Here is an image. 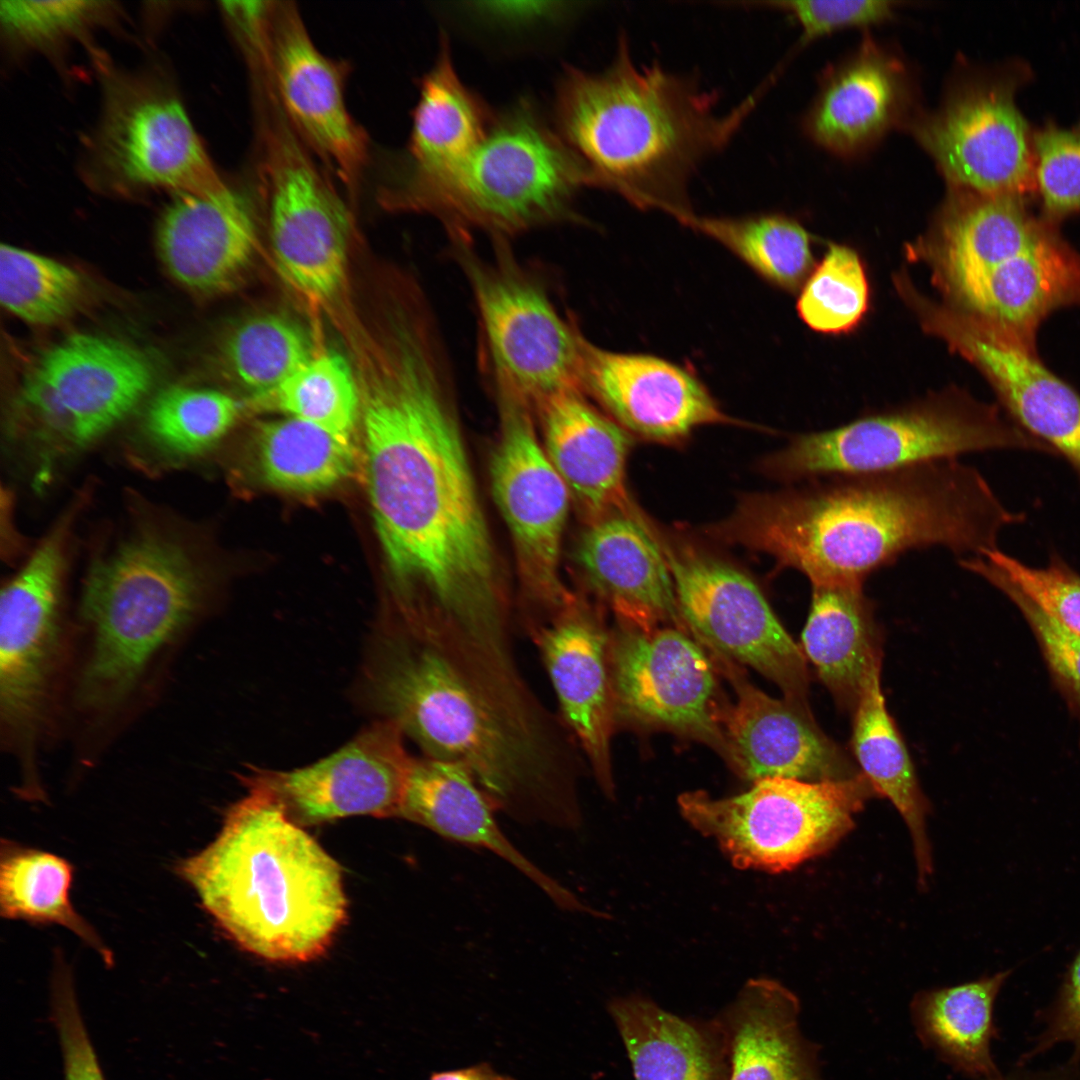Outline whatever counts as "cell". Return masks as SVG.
Segmentation results:
<instances>
[{
    "label": "cell",
    "mask_w": 1080,
    "mask_h": 1080,
    "mask_svg": "<svg viewBox=\"0 0 1080 1080\" xmlns=\"http://www.w3.org/2000/svg\"><path fill=\"white\" fill-rule=\"evenodd\" d=\"M652 531L690 634L711 655L753 668L774 682L784 698L809 705L807 659L758 586L695 544L654 524Z\"/></svg>",
    "instance_id": "cell-14"
},
{
    "label": "cell",
    "mask_w": 1080,
    "mask_h": 1080,
    "mask_svg": "<svg viewBox=\"0 0 1080 1080\" xmlns=\"http://www.w3.org/2000/svg\"><path fill=\"white\" fill-rule=\"evenodd\" d=\"M1001 449L1050 452L995 407L945 396L799 434L765 458L762 467L768 475L792 482L894 470Z\"/></svg>",
    "instance_id": "cell-9"
},
{
    "label": "cell",
    "mask_w": 1080,
    "mask_h": 1080,
    "mask_svg": "<svg viewBox=\"0 0 1080 1080\" xmlns=\"http://www.w3.org/2000/svg\"><path fill=\"white\" fill-rule=\"evenodd\" d=\"M315 355L312 340L294 319L273 312L252 315L225 337L221 360L239 385L265 394L300 370Z\"/></svg>",
    "instance_id": "cell-40"
},
{
    "label": "cell",
    "mask_w": 1080,
    "mask_h": 1080,
    "mask_svg": "<svg viewBox=\"0 0 1080 1080\" xmlns=\"http://www.w3.org/2000/svg\"><path fill=\"white\" fill-rule=\"evenodd\" d=\"M451 241L476 301L494 387L516 393L533 408L561 392H583L585 337L506 252L504 241H496L489 260L477 255L471 237Z\"/></svg>",
    "instance_id": "cell-11"
},
{
    "label": "cell",
    "mask_w": 1080,
    "mask_h": 1080,
    "mask_svg": "<svg viewBox=\"0 0 1080 1080\" xmlns=\"http://www.w3.org/2000/svg\"><path fill=\"white\" fill-rule=\"evenodd\" d=\"M924 248L952 310L1026 345L1050 314L1080 304V253L1020 197L949 187Z\"/></svg>",
    "instance_id": "cell-6"
},
{
    "label": "cell",
    "mask_w": 1080,
    "mask_h": 1080,
    "mask_svg": "<svg viewBox=\"0 0 1080 1080\" xmlns=\"http://www.w3.org/2000/svg\"><path fill=\"white\" fill-rule=\"evenodd\" d=\"M73 867L64 858L3 839L0 850V912L9 920L57 924L96 950L105 964L112 952L70 900Z\"/></svg>",
    "instance_id": "cell-38"
},
{
    "label": "cell",
    "mask_w": 1080,
    "mask_h": 1080,
    "mask_svg": "<svg viewBox=\"0 0 1080 1080\" xmlns=\"http://www.w3.org/2000/svg\"><path fill=\"white\" fill-rule=\"evenodd\" d=\"M267 57L286 119L311 153L354 196L368 164L369 143L345 101L347 64L317 48L290 1H270Z\"/></svg>",
    "instance_id": "cell-19"
},
{
    "label": "cell",
    "mask_w": 1080,
    "mask_h": 1080,
    "mask_svg": "<svg viewBox=\"0 0 1080 1080\" xmlns=\"http://www.w3.org/2000/svg\"><path fill=\"white\" fill-rule=\"evenodd\" d=\"M243 404L223 391L172 386L150 403L144 430L153 445L176 457L198 455L222 439L239 418Z\"/></svg>",
    "instance_id": "cell-42"
},
{
    "label": "cell",
    "mask_w": 1080,
    "mask_h": 1080,
    "mask_svg": "<svg viewBox=\"0 0 1080 1080\" xmlns=\"http://www.w3.org/2000/svg\"><path fill=\"white\" fill-rule=\"evenodd\" d=\"M161 259L183 287L206 295L236 288L257 248V222L246 192L177 195L157 229Z\"/></svg>",
    "instance_id": "cell-27"
},
{
    "label": "cell",
    "mask_w": 1080,
    "mask_h": 1080,
    "mask_svg": "<svg viewBox=\"0 0 1080 1080\" xmlns=\"http://www.w3.org/2000/svg\"><path fill=\"white\" fill-rule=\"evenodd\" d=\"M1060 1042H1070L1080 1055V953L1075 959L1062 995L1048 1017L1034 1053Z\"/></svg>",
    "instance_id": "cell-52"
},
{
    "label": "cell",
    "mask_w": 1080,
    "mask_h": 1080,
    "mask_svg": "<svg viewBox=\"0 0 1080 1080\" xmlns=\"http://www.w3.org/2000/svg\"><path fill=\"white\" fill-rule=\"evenodd\" d=\"M561 716L607 796L614 794L611 738L617 725L610 676V632L576 597L532 628Z\"/></svg>",
    "instance_id": "cell-24"
},
{
    "label": "cell",
    "mask_w": 1080,
    "mask_h": 1080,
    "mask_svg": "<svg viewBox=\"0 0 1080 1080\" xmlns=\"http://www.w3.org/2000/svg\"><path fill=\"white\" fill-rule=\"evenodd\" d=\"M1036 176L1044 209L1060 218L1080 210V133L1048 128L1035 137Z\"/></svg>",
    "instance_id": "cell-48"
},
{
    "label": "cell",
    "mask_w": 1080,
    "mask_h": 1080,
    "mask_svg": "<svg viewBox=\"0 0 1080 1080\" xmlns=\"http://www.w3.org/2000/svg\"><path fill=\"white\" fill-rule=\"evenodd\" d=\"M1004 1080H1080V1073L1072 1069L1013 1075Z\"/></svg>",
    "instance_id": "cell-54"
},
{
    "label": "cell",
    "mask_w": 1080,
    "mask_h": 1080,
    "mask_svg": "<svg viewBox=\"0 0 1080 1080\" xmlns=\"http://www.w3.org/2000/svg\"><path fill=\"white\" fill-rule=\"evenodd\" d=\"M52 988L53 1019L61 1044L64 1080H105L66 967H57Z\"/></svg>",
    "instance_id": "cell-50"
},
{
    "label": "cell",
    "mask_w": 1080,
    "mask_h": 1080,
    "mask_svg": "<svg viewBox=\"0 0 1080 1080\" xmlns=\"http://www.w3.org/2000/svg\"><path fill=\"white\" fill-rule=\"evenodd\" d=\"M88 159L91 181L118 193L206 195L228 185L174 90L152 75L110 72L105 77L103 111Z\"/></svg>",
    "instance_id": "cell-12"
},
{
    "label": "cell",
    "mask_w": 1080,
    "mask_h": 1080,
    "mask_svg": "<svg viewBox=\"0 0 1080 1080\" xmlns=\"http://www.w3.org/2000/svg\"><path fill=\"white\" fill-rule=\"evenodd\" d=\"M911 128L949 187L1020 197L1031 185L1026 124L1008 91L999 86L959 85Z\"/></svg>",
    "instance_id": "cell-21"
},
{
    "label": "cell",
    "mask_w": 1080,
    "mask_h": 1080,
    "mask_svg": "<svg viewBox=\"0 0 1080 1080\" xmlns=\"http://www.w3.org/2000/svg\"><path fill=\"white\" fill-rule=\"evenodd\" d=\"M561 2L496 1L468 3L466 10L485 23L502 28H524L554 20L571 8Z\"/></svg>",
    "instance_id": "cell-51"
},
{
    "label": "cell",
    "mask_w": 1080,
    "mask_h": 1080,
    "mask_svg": "<svg viewBox=\"0 0 1080 1080\" xmlns=\"http://www.w3.org/2000/svg\"><path fill=\"white\" fill-rule=\"evenodd\" d=\"M678 221L716 240L782 289L796 290L812 269L809 233L786 215L715 217L690 212Z\"/></svg>",
    "instance_id": "cell-39"
},
{
    "label": "cell",
    "mask_w": 1080,
    "mask_h": 1080,
    "mask_svg": "<svg viewBox=\"0 0 1080 1080\" xmlns=\"http://www.w3.org/2000/svg\"><path fill=\"white\" fill-rule=\"evenodd\" d=\"M252 440L258 475L280 491L323 492L348 478L355 469L352 437L299 418L261 422Z\"/></svg>",
    "instance_id": "cell-37"
},
{
    "label": "cell",
    "mask_w": 1080,
    "mask_h": 1080,
    "mask_svg": "<svg viewBox=\"0 0 1080 1080\" xmlns=\"http://www.w3.org/2000/svg\"><path fill=\"white\" fill-rule=\"evenodd\" d=\"M154 380L150 359L115 339L71 335L33 363L17 407L39 438L85 447L124 419Z\"/></svg>",
    "instance_id": "cell-16"
},
{
    "label": "cell",
    "mask_w": 1080,
    "mask_h": 1080,
    "mask_svg": "<svg viewBox=\"0 0 1080 1080\" xmlns=\"http://www.w3.org/2000/svg\"><path fill=\"white\" fill-rule=\"evenodd\" d=\"M436 325L399 321L357 374L368 496L395 578L477 633L505 623L506 593Z\"/></svg>",
    "instance_id": "cell-1"
},
{
    "label": "cell",
    "mask_w": 1080,
    "mask_h": 1080,
    "mask_svg": "<svg viewBox=\"0 0 1080 1080\" xmlns=\"http://www.w3.org/2000/svg\"><path fill=\"white\" fill-rule=\"evenodd\" d=\"M959 565L984 578L1018 607L1040 645L1054 680L1080 706V634L1041 610L984 556L962 558Z\"/></svg>",
    "instance_id": "cell-45"
},
{
    "label": "cell",
    "mask_w": 1080,
    "mask_h": 1080,
    "mask_svg": "<svg viewBox=\"0 0 1080 1080\" xmlns=\"http://www.w3.org/2000/svg\"><path fill=\"white\" fill-rule=\"evenodd\" d=\"M589 175L529 99L494 115L486 137L455 169L401 188L398 210L436 216L449 237L479 229L496 241L575 218Z\"/></svg>",
    "instance_id": "cell-7"
},
{
    "label": "cell",
    "mask_w": 1080,
    "mask_h": 1080,
    "mask_svg": "<svg viewBox=\"0 0 1080 1080\" xmlns=\"http://www.w3.org/2000/svg\"><path fill=\"white\" fill-rule=\"evenodd\" d=\"M812 585L801 649L836 704L853 714L871 671L882 666V633L862 583Z\"/></svg>",
    "instance_id": "cell-33"
},
{
    "label": "cell",
    "mask_w": 1080,
    "mask_h": 1080,
    "mask_svg": "<svg viewBox=\"0 0 1080 1080\" xmlns=\"http://www.w3.org/2000/svg\"><path fill=\"white\" fill-rule=\"evenodd\" d=\"M428 1080H516L512 1076L499 1072L488 1062H480L463 1068L436 1071Z\"/></svg>",
    "instance_id": "cell-53"
},
{
    "label": "cell",
    "mask_w": 1080,
    "mask_h": 1080,
    "mask_svg": "<svg viewBox=\"0 0 1080 1080\" xmlns=\"http://www.w3.org/2000/svg\"><path fill=\"white\" fill-rule=\"evenodd\" d=\"M759 99L753 93L719 114L716 92L658 63L638 64L621 34L604 70L564 68L553 116L591 187L678 220L693 211L689 186L698 168L728 145Z\"/></svg>",
    "instance_id": "cell-4"
},
{
    "label": "cell",
    "mask_w": 1080,
    "mask_h": 1080,
    "mask_svg": "<svg viewBox=\"0 0 1080 1080\" xmlns=\"http://www.w3.org/2000/svg\"><path fill=\"white\" fill-rule=\"evenodd\" d=\"M732 684L734 704H725L720 727L722 757L746 780L788 778L806 782L849 779L860 770L846 751L816 723L809 705L775 699L748 681L740 665L713 656Z\"/></svg>",
    "instance_id": "cell-23"
},
{
    "label": "cell",
    "mask_w": 1080,
    "mask_h": 1080,
    "mask_svg": "<svg viewBox=\"0 0 1080 1080\" xmlns=\"http://www.w3.org/2000/svg\"><path fill=\"white\" fill-rule=\"evenodd\" d=\"M419 88L406 155L392 180H420L455 169L479 147L494 117L458 76L446 36Z\"/></svg>",
    "instance_id": "cell-34"
},
{
    "label": "cell",
    "mask_w": 1080,
    "mask_h": 1080,
    "mask_svg": "<svg viewBox=\"0 0 1080 1080\" xmlns=\"http://www.w3.org/2000/svg\"><path fill=\"white\" fill-rule=\"evenodd\" d=\"M610 632V676L617 723L664 730L723 753L719 670L690 632H644L618 622Z\"/></svg>",
    "instance_id": "cell-17"
},
{
    "label": "cell",
    "mask_w": 1080,
    "mask_h": 1080,
    "mask_svg": "<svg viewBox=\"0 0 1080 1080\" xmlns=\"http://www.w3.org/2000/svg\"><path fill=\"white\" fill-rule=\"evenodd\" d=\"M496 808L471 773L457 763L428 756L413 760L399 817L456 842L484 848L509 862L560 908L589 909L529 861L495 819Z\"/></svg>",
    "instance_id": "cell-30"
},
{
    "label": "cell",
    "mask_w": 1080,
    "mask_h": 1080,
    "mask_svg": "<svg viewBox=\"0 0 1080 1080\" xmlns=\"http://www.w3.org/2000/svg\"><path fill=\"white\" fill-rule=\"evenodd\" d=\"M869 305V284L859 255L831 243L802 288L797 310L811 329L846 333L863 319Z\"/></svg>",
    "instance_id": "cell-44"
},
{
    "label": "cell",
    "mask_w": 1080,
    "mask_h": 1080,
    "mask_svg": "<svg viewBox=\"0 0 1080 1080\" xmlns=\"http://www.w3.org/2000/svg\"><path fill=\"white\" fill-rule=\"evenodd\" d=\"M808 481L742 497L706 533L768 554L777 568L797 570L811 584H864L910 550L940 546L962 558L981 556L1021 520L959 458Z\"/></svg>",
    "instance_id": "cell-3"
},
{
    "label": "cell",
    "mask_w": 1080,
    "mask_h": 1080,
    "mask_svg": "<svg viewBox=\"0 0 1080 1080\" xmlns=\"http://www.w3.org/2000/svg\"><path fill=\"white\" fill-rule=\"evenodd\" d=\"M103 1H2V27L15 43L42 48L82 35L110 16Z\"/></svg>",
    "instance_id": "cell-46"
},
{
    "label": "cell",
    "mask_w": 1080,
    "mask_h": 1080,
    "mask_svg": "<svg viewBox=\"0 0 1080 1080\" xmlns=\"http://www.w3.org/2000/svg\"><path fill=\"white\" fill-rule=\"evenodd\" d=\"M580 379L614 421L649 441L672 444L702 425L737 423L697 377L655 356L604 350L584 338Z\"/></svg>",
    "instance_id": "cell-25"
},
{
    "label": "cell",
    "mask_w": 1080,
    "mask_h": 1080,
    "mask_svg": "<svg viewBox=\"0 0 1080 1080\" xmlns=\"http://www.w3.org/2000/svg\"><path fill=\"white\" fill-rule=\"evenodd\" d=\"M926 328L986 377L1013 423L1080 474V394L1053 373L1035 347L956 311L916 301Z\"/></svg>",
    "instance_id": "cell-22"
},
{
    "label": "cell",
    "mask_w": 1080,
    "mask_h": 1080,
    "mask_svg": "<svg viewBox=\"0 0 1080 1080\" xmlns=\"http://www.w3.org/2000/svg\"><path fill=\"white\" fill-rule=\"evenodd\" d=\"M748 4L780 11L792 18L801 30L798 49L839 30L886 22L894 16L897 5L886 0H780Z\"/></svg>",
    "instance_id": "cell-49"
},
{
    "label": "cell",
    "mask_w": 1080,
    "mask_h": 1080,
    "mask_svg": "<svg viewBox=\"0 0 1080 1080\" xmlns=\"http://www.w3.org/2000/svg\"><path fill=\"white\" fill-rule=\"evenodd\" d=\"M386 638L370 695L425 756L457 763L496 810L575 827L580 811L567 742L529 693L510 649L444 615L412 610Z\"/></svg>",
    "instance_id": "cell-2"
},
{
    "label": "cell",
    "mask_w": 1080,
    "mask_h": 1080,
    "mask_svg": "<svg viewBox=\"0 0 1080 1080\" xmlns=\"http://www.w3.org/2000/svg\"><path fill=\"white\" fill-rule=\"evenodd\" d=\"M253 401L334 433L352 437L360 420L361 395L357 374L341 354L323 352L275 389Z\"/></svg>",
    "instance_id": "cell-41"
},
{
    "label": "cell",
    "mask_w": 1080,
    "mask_h": 1080,
    "mask_svg": "<svg viewBox=\"0 0 1080 1080\" xmlns=\"http://www.w3.org/2000/svg\"><path fill=\"white\" fill-rule=\"evenodd\" d=\"M403 736L385 719L314 764L291 771L255 769L242 779L271 795L302 827L356 815L399 816L414 760Z\"/></svg>",
    "instance_id": "cell-20"
},
{
    "label": "cell",
    "mask_w": 1080,
    "mask_h": 1080,
    "mask_svg": "<svg viewBox=\"0 0 1080 1080\" xmlns=\"http://www.w3.org/2000/svg\"><path fill=\"white\" fill-rule=\"evenodd\" d=\"M495 391L501 423L490 466L493 494L526 594L553 616L575 597L559 568L571 496L538 440L531 404L509 390Z\"/></svg>",
    "instance_id": "cell-18"
},
{
    "label": "cell",
    "mask_w": 1080,
    "mask_h": 1080,
    "mask_svg": "<svg viewBox=\"0 0 1080 1080\" xmlns=\"http://www.w3.org/2000/svg\"><path fill=\"white\" fill-rule=\"evenodd\" d=\"M534 408L547 457L588 525L638 509L625 483L631 437L624 428L594 408L580 390L555 394Z\"/></svg>",
    "instance_id": "cell-28"
},
{
    "label": "cell",
    "mask_w": 1080,
    "mask_h": 1080,
    "mask_svg": "<svg viewBox=\"0 0 1080 1080\" xmlns=\"http://www.w3.org/2000/svg\"><path fill=\"white\" fill-rule=\"evenodd\" d=\"M911 103L904 63L872 40L831 68L803 119L806 135L841 156L877 142L904 120Z\"/></svg>",
    "instance_id": "cell-29"
},
{
    "label": "cell",
    "mask_w": 1080,
    "mask_h": 1080,
    "mask_svg": "<svg viewBox=\"0 0 1080 1080\" xmlns=\"http://www.w3.org/2000/svg\"><path fill=\"white\" fill-rule=\"evenodd\" d=\"M81 274L53 258L9 244L0 247V301L18 319L49 326L72 315L82 301Z\"/></svg>",
    "instance_id": "cell-43"
},
{
    "label": "cell",
    "mask_w": 1080,
    "mask_h": 1080,
    "mask_svg": "<svg viewBox=\"0 0 1080 1080\" xmlns=\"http://www.w3.org/2000/svg\"><path fill=\"white\" fill-rule=\"evenodd\" d=\"M1009 972L917 992L910 1015L919 1041L973 1080H1004L991 1054L995 999Z\"/></svg>",
    "instance_id": "cell-36"
},
{
    "label": "cell",
    "mask_w": 1080,
    "mask_h": 1080,
    "mask_svg": "<svg viewBox=\"0 0 1080 1080\" xmlns=\"http://www.w3.org/2000/svg\"><path fill=\"white\" fill-rule=\"evenodd\" d=\"M1030 600L1053 619L1080 634V575L1058 557L1045 567H1031L999 551L983 555Z\"/></svg>",
    "instance_id": "cell-47"
},
{
    "label": "cell",
    "mask_w": 1080,
    "mask_h": 1080,
    "mask_svg": "<svg viewBox=\"0 0 1080 1080\" xmlns=\"http://www.w3.org/2000/svg\"><path fill=\"white\" fill-rule=\"evenodd\" d=\"M67 523L62 521L3 587L0 598V720L7 748L39 787L36 753L50 708L62 643Z\"/></svg>",
    "instance_id": "cell-15"
},
{
    "label": "cell",
    "mask_w": 1080,
    "mask_h": 1080,
    "mask_svg": "<svg viewBox=\"0 0 1080 1080\" xmlns=\"http://www.w3.org/2000/svg\"><path fill=\"white\" fill-rule=\"evenodd\" d=\"M199 584L185 551L153 534L133 537L91 569L81 604L88 648L76 690L83 712L107 714L128 700L193 620Z\"/></svg>",
    "instance_id": "cell-8"
},
{
    "label": "cell",
    "mask_w": 1080,
    "mask_h": 1080,
    "mask_svg": "<svg viewBox=\"0 0 1080 1080\" xmlns=\"http://www.w3.org/2000/svg\"><path fill=\"white\" fill-rule=\"evenodd\" d=\"M875 796L860 773L824 782L765 778L726 798L685 792L678 804L688 823L714 839L735 867L779 873L834 848Z\"/></svg>",
    "instance_id": "cell-10"
},
{
    "label": "cell",
    "mask_w": 1080,
    "mask_h": 1080,
    "mask_svg": "<svg viewBox=\"0 0 1080 1080\" xmlns=\"http://www.w3.org/2000/svg\"><path fill=\"white\" fill-rule=\"evenodd\" d=\"M577 561L590 589L618 622L644 632L662 625L688 631L651 521L639 508L589 524Z\"/></svg>",
    "instance_id": "cell-26"
},
{
    "label": "cell",
    "mask_w": 1080,
    "mask_h": 1080,
    "mask_svg": "<svg viewBox=\"0 0 1080 1080\" xmlns=\"http://www.w3.org/2000/svg\"><path fill=\"white\" fill-rule=\"evenodd\" d=\"M247 789L216 838L176 872L243 950L277 963L316 960L347 917L342 869L271 795Z\"/></svg>",
    "instance_id": "cell-5"
},
{
    "label": "cell",
    "mask_w": 1080,
    "mask_h": 1080,
    "mask_svg": "<svg viewBox=\"0 0 1080 1080\" xmlns=\"http://www.w3.org/2000/svg\"><path fill=\"white\" fill-rule=\"evenodd\" d=\"M607 1010L635 1080H728L727 1045L716 1017H682L639 994L616 997Z\"/></svg>",
    "instance_id": "cell-32"
},
{
    "label": "cell",
    "mask_w": 1080,
    "mask_h": 1080,
    "mask_svg": "<svg viewBox=\"0 0 1080 1080\" xmlns=\"http://www.w3.org/2000/svg\"><path fill=\"white\" fill-rule=\"evenodd\" d=\"M851 748L860 772L877 796L887 798L903 818L913 845L918 882L925 887L933 871L927 832L930 808L906 745L886 708L881 666L869 674L853 712Z\"/></svg>",
    "instance_id": "cell-35"
},
{
    "label": "cell",
    "mask_w": 1080,
    "mask_h": 1080,
    "mask_svg": "<svg viewBox=\"0 0 1080 1080\" xmlns=\"http://www.w3.org/2000/svg\"><path fill=\"white\" fill-rule=\"evenodd\" d=\"M260 179L267 193L274 258L282 277L311 300L343 286L352 233L348 208L275 99L258 102Z\"/></svg>",
    "instance_id": "cell-13"
},
{
    "label": "cell",
    "mask_w": 1080,
    "mask_h": 1080,
    "mask_svg": "<svg viewBox=\"0 0 1080 1080\" xmlns=\"http://www.w3.org/2000/svg\"><path fill=\"white\" fill-rule=\"evenodd\" d=\"M801 1004L770 978L747 981L715 1016L725 1036L728 1080H825L821 1047L800 1027Z\"/></svg>",
    "instance_id": "cell-31"
}]
</instances>
